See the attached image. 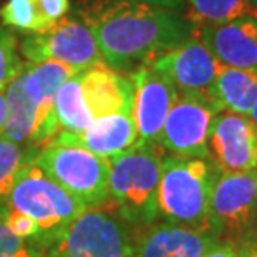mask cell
Masks as SVG:
<instances>
[{"instance_id":"cell-1","label":"cell","mask_w":257,"mask_h":257,"mask_svg":"<svg viewBox=\"0 0 257 257\" xmlns=\"http://www.w3.org/2000/svg\"><path fill=\"white\" fill-rule=\"evenodd\" d=\"M89 25L105 65L132 72L194 35L181 10L131 0H89L75 10Z\"/></svg>"},{"instance_id":"cell-2","label":"cell","mask_w":257,"mask_h":257,"mask_svg":"<svg viewBox=\"0 0 257 257\" xmlns=\"http://www.w3.org/2000/svg\"><path fill=\"white\" fill-rule=\"evenodd\" d=\"M166 151L154 142L139 141L132 149L110 159L109 204L134 229L157 222V189Z\"/></svg>"},{"instance_id":"cell-3","label":"cell","mask_w":257,"mask_h":257,"mask_svg":"<svg viewBox=\"0 0 257 257\" xmlns=\"http://www.w3.org/2000/svg\"><path fill=\"white\" fill-rule=\"evenodd\" d=\"M217 172L210 157L166 156L157 189V217L169 224L210 232L209 202Z\"/></svg>"},{"instance_id":"cell-4","label":"cell","mask_w":257,"mask_h":257,"mask_svg":"<svg viewBox=\"0 0 257 257\" xmlns=\"http://www.w3.org/2000/svg\"><path fill=\"white\" fill-rule=\"evenodd\" d=\"M136 232L114 210L89 209L45 242V257H132Z\"/></svg>"},{"instance_id":"cell-5","label":"cell","mask_w":257,"mask_h":257,"mask_svg":"<svg viewBox=\"0 0 257 257\" xmlns=\"http://www.w3.org/2000/svg\"><path fill=\"white\" fill-rule=\"evenodd\" d=\"M9 209L29 215L39 225L42 232L40 242L44 245L52 235L89 210L80 200L50 179L35 159L20 169L9 197Z\"/></svg>"},{"instance_id":"cell-6","label":"cell","mask_w":257,"mask_h":257,"mask_svg":"<svg viewBox=\"0 0 257 257\" xmlns=\"http://www.w3.org/2000/svg\"><path fill=\"white\" fill-rule=\"evenodd\" d=\"M35 162L60 187L80 200L87 209H102L109 204L110 161L82 147L50 144Z\"/></svg>"},{"instance_id":"cell-7","label":"cell","mask_w":257,"mask_h":257,"mask_svg":"<svg viewBox=\"0 0 257 257\" xmlns=\"http://www.w3.org/2000/svg\"><path fill=\"white\" fill-rule=\"evenodd\" d=\"M19 52L27 62L59 60L75 72L105 64L90 27L77 14L65 15L44 32L24 35Z\"/></svg>"},{"instance_id":"cell-8","label":"cell","mask_w":257,"mask_h":257,"mask_svg":"<svg viewBox=\"0 0 257 257\" xmlns=\"http://www.w3.org/2000/svg\"><path fill=\"white\" fill-rule=\"evenodd\" d=\"M210 232L237 240L257 225L255 172H217L209 202Z\"/></svg>"},{"instance_id":"cell-9","label":"cell","mask_w":257,"mask_h":257,"mask_svg":"<svg viewBox=\"0 0 257 257\" xmlns=\"http://www.w3.org/2000/svg\"><path fill=\"white\" fill-rule=\"evenodd\" d=\"M219 109L207 95L179 94L164 122L157 144L181 157H210V127Z\"/></svg>"},{"instance_id":"cell-10","label":"cell","mask_w":257,"mask_h":257,"mask_svg":"<svg viewBox=\"0 0 257 257\" xmlns=\"http://www.w3.org/2000/svg\"><path fill=\"white\" fill-rule=\"evenodd\" d=\"M128 75L134 82L132 117L137 127L139 141L157 144L164 122L179 92L172 82L151 62L137 65L132 72H128Z\"/></svg>"},{"instance_id":"cell-11","label":"cell","mask_w":257,"mask_h":257,"mask_svg":"<svg viewBox=\"0 0 257 257\" xmlns=\"http://www.w3.org/2000/svg\"><path fill=\"white\" fill-rule=\"evenodd\" d=\"M151 64L172 82L179 94L207 97L220 69L219 60L195 35L157 55Z\"/></svg>"},{"instance_id":"cell-12","label":"cell","mask_w":257,"mask_h":257,"mask_svg":"<svg viewBox=\"0 0 257 257\" xmlns=\"http://www.w3.org/2000/svg\"><path fill=\"white\" fill-rule=\"evenodd\" d=\"M209 156L220 172H255L257 127L252 119L219 112L210 127Z\"/></svg>"},{"instance_id":"cell-13","label":"cell","mask_w":257,"mask_h":257,"mask_svg":"<svg viewBox=\"0 0 257 257\" xmlns=\"http://www.w3.org/2000/svg\"><path fill=\"white\" fill-rule=\"evenodd\" d=\"M220 65L257 70V17L194 29Z\"/></svg>"},{"instance_id":"cell-14","label":"cell","mask_w":257,"mask_h":257,"mask_svg":"<svg viewBox=\"0 0 257 257\" xmlns=\"http://www.w3.org/2000/svg\"><path fill=\"white\" fill-rule=\"evenodd\" d=\"M80 87L94 119L114 114L132 115L134 82L131 75L102 64L80 72Z\"/></svg>"},{"instance_id":"cell-15","label":"cell","mask_w":257,"mask_h":257,"mask_svg":"<svg viewBox=\"0 0 257 257\" xmlns=\"http://www.w3.org/2000/svg\"><path fill=\"white\" fill-rule=\"evenodd\" d=\"M139 142V134L132 115L114 114L97 117L82 132L62 131L52 144L75 146L104 159H114Z\"/></svg>"},{"instance_id":"cell-16","label":"cell","mask_w":257,"mask_h":257,"mask_svg":"<svg viewBox=\"0 0 257 257\" xmlns=\"http://www.w3.org/2000/svg\"><path fill=\"white\" fill-rule=\"evenodd\" d=\"M215 235L169 222H154L136 232L132 257H204Z\"/></svg>"},{"instance_id":"cell-17","label":"cell","mask_w":257,"mask_h":257,"mask_svg":"<svg viewBox=\"0 0 257 257\" xmlns=\"http://www.w3.org/2000/svg\"><path fill=\"white\" fill-rule=\"evenodd\" d=\"M209 97L219 112L250 115L257 102V70L220 65Z\"/></svg>"},{"instance_id":"cell-18","label":"cell","mask_w":257,"mask_h":257,"mask_svg":"<svg viewBox=\"0 0 257 257\" xmlns=\"http://www.w3.org/2000/svg\"><path fill=\"white\" fill-rule=\"evenodd\" d=\"M186 19L194 29L220 25L242 17H257L254 0H184Z\"/></svg>"},{"instance_id":"cell-19","label":"cell","mask_w":257,"mask_h":257,"mask_svg":"<svg viewBox=\"0 0 257 257\" xmlns=\"http://www.w3.org/2000/svg\"><path fill=\"white\" fill-rule=\"evenodd\" d=\"M54 109L62 131L82 132L92 124L94 117L87 109L84 95H82L80 72L59 87L57 94H55Z\"/></svg>"},{"instance_id":"cell-20","label":"cell","mask_w":257,"mask_h":257,"mask_svg":"<svg viewBox=\"0 0 257 257\" xmlns=\"http://www.w3.org/2000/svg\"><path fill=\"white\" fill-rule=\"evenodd\" d=\"M37 154L39 152L32 149L0 137V215L9 207V197L20 169L27 162L34 161Z\"/></svg>"},{"instance_id":"cell-21","label":"cell","mask_w":257,"mask_h":257,"mask_svg":"<svg viewBox=\"0 0 257 257\" xmlns=\"http://www.w3.org/2000/svg\"><path fill=\"white\" fill-rule=\"evenodd\" d=\"M0 22L24 34H37L50 29L40 14L37 0H7L0 9Z\"/></svg>"},{"instance_id":"cell-22","label":"cell","mask_w":257,"mask_h":257,"mask_svg":"<svg viewBox=\"0 0 257 257\" xmlns=\"http://www.w3.org/2000/svg\"><path fill=\"white\" fill-rule=\"evenodd\" d=\"M24 59L19 52V40L12 29L0 22V90L17 77L24 69Z\"/></svg>"},{"instance_id":"cell-23","label":"cell","mask_w":257,"mask_h":257,"mask_svg":"<svg viewBox=\"0 0 257 257\" xmlns=\"http://www.w3.org/2000/svg\"><path fill=\"white\" fill-rule=\"evenodd\" d=\"M0 257H45V245L37 239L19 237L0 215Z\"/></svg>"},{"instance_id":"cell-24","label":"cell","mask_w":257,"mask_h":257,"mask_svg":"<svg viewBox=\"0 0 257 257\" xmlns=\"http://www.w3.org/2000/svg\"><path fill=\"white\" fill-rule=\"evenodd\" d=\"M2 217L5 220V224L9 225V229L14 234H17L22 239H42V232H40L39 225L34 222L29 215H25L22 212H17L14 209H9L2 214Z\"/></svg>"},{"instance_id":"cell-25","label":"cell","mask_w":257,"mask_h":257,"mask_svg":"<svg viewBox=\"0 0 257 257\" xmlns=\"http://www.w3.org/2000/svg\"><path fill=\"white\" fill-rule=\"evenodd\" d=\"M42 17L50 27L70 12V0H37Z\"/></svg>"},{"instance_id":"cell-26","label":"cell","mask_w":257,"mask_h":257,"mask_svg":"<svg viewBox=\"0 0 257 257\" xmlns=\"http://www.w3.org/2000/svg\"><path fill=\"white\" fill-rule=\"evenodd\" d=\"M204 257H239L237 245L230 239L215 237L214 242L205 250Z\"/></svg>"},{"instance_id":"cell-27","label":"cell","mask_w":257,"mask_h":257,"mask_svg":"<svg viewBox=\"0 0 257 257\" xmlns=\"http://www.w3.org/2000/svg\"><path fill=\"white\" fill-rule=\"evenodd\" d=\"M234 242L237 245L239 257H257V225Z\"/></svg>"},{"instance_id":"cell-28","label":"cell","mask_w":257,"mask_h":257,"mask_svg":"<svg viewBox=\"0 0 257 257\" xmlns=\"http://www.w3.org/2000/svg\"><path fill=\"white\" fill-rule=\"evenodd\" d=\"M131 2H149V4L162 5V7L176 9V10H182L186 7V2H184V0H131Z\"/></svg>"},{"instance_id":"cell-29","label":"cell","mask_w":257,"mask_h":257,"mask_svg":"<svg viewBox=\"0 0 257 257\" xmlns=\"http://www.w3.org/2000/svg\"><path fill=\"white\" fill-rule=\"evenodd\" d=\"M5 120H7V97H5V89L0 90V136L4 132Z\"/></svg>"},{"instance_id":"cell-30","label":"cell","mask_w":257,"mask_h":257,"mask_svg":"<svg viewBox=\"0 0 257 257\" xmlns=\"http://www.w3.org/2000/svg\"><path fill=\"white\" fill-rule=\"evenodd\" d=\"M250 119H252V122H254V125L257 127V102H255V105H254V109H252V112H250Z\"/></svg>"},{"instance_id":"cell-31","label":"cell","mask_w":257,"mask_h":257,"mask_svg":"<svg viewBox=\"0 0 257 257\" xmlns=\"http://www.w3.org/2000/svg\"><path fill=\"white\" fill-rule=\"evenodd\" d=\"M255 186H257V171H255Z\"/></svg>"},{"instance_id":"cell-32","label":"cell","mask_w":257,"mask_h":257,"mask_svg":"<svg viewBox=\"0 0 257 257\" xmlns=\"http://www.w3.org/2000/svg\"><path fill=\"white\" fill-rule=\"evenodd\" d=\"M254 4H255V7H257V0H254Z\"/></svg>"}]
</instances>
